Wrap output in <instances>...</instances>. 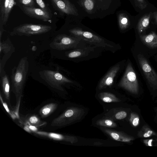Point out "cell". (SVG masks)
Returning <instances> with one entry per match:
<instances>
[{"label":"cell","mask_w":157,"mask_h":157,"mask_svg":"<svg viewBox=\"0 0 157 157\" xmlns=\"http://www.w3.org/2000/svg\"><path fill=\"white\" fill-rule=\"evenodd\" d=\"M54 69L52 67L44 65L36 67L32 70L31 77L52 89L64 91L62 86L73 82L59 71V67L56 65Z\"/></svg>","instance_id":"1"},{"label":"cell","mask_w":157,"mask_h":157,"mask_svg":"<svg viewBox=\"0 0 157 157\" xmlns=\"http://www.w3.org/2000/svg\"><path fill=\"white\" fill-rule=\"evenodd\" d=\"M29 71V63L26 57L22 58L17 66L11 70V90L15 94L16 103L20 102L24 88Z\"/></svg>","instance_id":"2"},{"label":"cell","mask_w":157,"mask_h":157,"mask_svg":"<svg viewBox=\"0 0 157 157\" xmlns=\"http://www.w3.org/2000/svg\"><path fill=\"white\" fill-rule=\"evenodd\" d=\"M82 40L81 39L65 34H59L50 40L49 44L50 50L65 51L74 49L78 47Z\"/></svg>","instance_id":"3"},{"label":"cell","mask_w":157,"mask_h":157,"mask_svg":"<svg viewBox=\"0 0 157 157\" xmlns=\"http://www.w3.org/2000/svg\"><path fill=\"white\" fill-rule=\"evenodd\" d=\"M51 26L40 24H23L14 27L10 33L11 36H31L43 35L51 31Z\"/></svg>","instance_id":"4"},{"label":"cell","mask_w":157,"mask_h":157,"mask_svg":"<svg viewBox=\"0 0 157 157\" xmlns=\"http://www.w3.org/2000/svg\"><path fill=\"white\" fill-rule=\"evenodd\" d=\"M84 113V110L82 109L75 107H70L53 119L51 125L61 127L70 124L80 119Z\"/></svg>","instance_id":"5"},{"label":"cell","mask_w":157,"mask_h":157,"mask_svg":"<svg viewBox=\"0 0 157 157\" xmlns=\"http://www.w3.org/2000/svg\"><path fill=\"white\" fill-rule=\"evenodd\" d=\"M118 86L132 94H138L139 91L138 78L131 63H128L127 64L125 73Z\"/></svg>","instance_id":"6"},{"label":"cell","mask_w":157,"mask_h":157,"mask_svg":"<svg viewBox=\"0 0 157 157\" xmlns=\"http://www.w3.org/2000/svg\"><path fill=\"white\" fill-rule=\"evenodd\" d=\"M68 31L73 35L72 36L80 38L82 40L87 41L97 46L113 47L106 44L104 40L101 37L91 32L83 31L80 28H73L69 30Z\"/></svg>","instance_id":"7"},{"label":"cell","mask_w":157,"mask_h":157,"mask_svg":"<svg viewBox=\"0 0 157 157\" xmlns=\"http://www.w3.org/2000/svg\"><path fill=\"white\" fill-rule=\"evenodd\" d=\"M137 58L148 82L153 88L157 89V74L143 55L141 54L138 55Z\"/></svg>","instance_id":"8"},{"label":"cell","mask_w":157,"mask_h":157,"mask_svg":"<svg viewBox=\"0 0 157 157\" xmlns=\"http://www.w3.org/2000/svg\"><path fill=\"white\" fill-rule=\"evenodd\" d=\"M15 51V47L9 38L4 41L0 40V53L4 54L0 59V72L4 69L7 61Z\"/></svg>","instance_id":"9"},{"label":"cell","mask_w":157,"mask_h":157,"mask_svg":"<svg viewBox=\"0 0 157 157\" xmlns=\"http://www.w3.org/2000/svg\"><path fill=\"white\" fill-rule=\"evenodd\" d=\"M50 0L55 8L59 11L68 15H78L76 8L69 0Z\"/></svg>","instance_id":"10"},{"label":"cell","mask_w":157,"mask_h":157,"mask_svg":"<svg viewBox=\"0 0 157 157\" xmlns=\"http://www.w3.org/2000/svg\"><path fill=\"white\" fill-rule=\"evenodd\" d=\"M22 10L29 16L44 21H50L51 17L48 11H45L41 8L31 7L23 6Z\"/></svg>","instance_id":"11"},{"label":"cell","mask_w":157,"mask_h":157,"mask_svg":"<svg viewBox=\"0 0 157 157\" xmlns=\"http://www.w3.org/2000/svg\"><path fill=\"white\" fill-rule=\"evenodd\" d=\"M34 133L41 136L47 137L54 140L67 142L71 144L76 143L78 141L77 138L73 136L64 135L54 132L38 131Z\"/></svg>","instance_id":"12"},{"label":"cell","mask_w":157,"mask_h":157,"mask_svg":"<svg viewBox=\"0 0 157 157\" xmlns=\"http://www.w3.org/2000/svg\"><path fill=\"white\" fill-rule=\"evenodd\" d=\"M119 64L113 66L108 71L107 74L100 81L98 86L99 89L105 88L112 85L114 79L120 69Z\"/></svg>","instance_id":"13"},{"label":"cell","mask_w":157,"mask_h":157,"mask_svg":"<svg viewBox=\"0 0 157 157\" xmlns=\"http://www.w3.org/2000/svg\"><path fill=\"white\" fill-rule=\"evenodd\" d=\"M0 82L3 94L6 99L9 101L11 84L10 80L4 69L0 72Z\"/></svg>","instance_id":"14"},{"label":"cell","mask_w":157,"mask_h":157,"mask_svg":"<svg viewBox=\"0 0 157 157\" xmlns=\"http://www.w3.org/2000/svg\"><path fill=\"white\" fill-rule=\"evenodd\" d=\"M141 41L145 45L152 48H157V34L152 32L146 35L140 36Z\"/></svg>","instance_id":"15"},{"label":"cell","mask_w":157,"mask_h":157,"mask_svg":"<svg viewBox=\"0 0 157 157\" xmlns=\"http://www.w3.org/2000/svg\"><path fill=\"white\" fill-rule=\"evenodd\" d=\"M103 130L113 139L117 141L129 142L132 139L131 137L117 131L108 129H105Z\"/></svg>","instance_id":"16"},{"label":"cell","mask_w":157,"mask_h":157,"mask_svg":"<svg viewBox=\"0 0 157 157\" xmlns=\"http://www.w3.org/2000/svg\"><path fill=\"white\" fill-rule=\"evenodd\" d=\"M58 105L55 103L48 104L42 107L39 110V114L43 118L48 117L57 109Z\"/></svg>","instance_id":"17"},{"label":"cell","mask_w":157,"mask_h":157,"mask_svg":"<svg viewBox=\"0 0 157 157\" xmlns=\"http://www.w3.org/2000/svg\"><path fill=\"white\" fill-rule=\"evenodd\" d=\"M151 13L144 15L140 19L137 25V30L139 33H143L148 27Z\"/></svg>","instance_id":"18"},{"label":"cell","mask_w":157,"mask_h":157,"mask_svg":"<svg viewBox=\"0 0 157 157\" xmlns=\"http://www.w3.org/2000/svg\"><path fill=\"white\" fill-rule=\"evenodd\" d=\"M99 98L104 102L106 103L116 102L121 101V100L113 94L104 92L99 93Z\"/></svg>","instance_id":"19"},{"label":"cell","mask_w":157,"mask_h":157,"mask_svg":"<svg viewBox=\"0 0 157 157\" xmlns=\"http://www.w3.org/2000/svg\"><path fill=\"white\" fill-rule=\"evenodd\" d=\"M118 22L119 27L122 30L126 29L130 25L128 17L124 13H121L119 15Z\"/></svg>","instance_id":"20"},{"label":"cell","mask_w":157,"mask_h":157,"mask_svg":"<svg viewBox=\"0 0 157 157\" xmlns=\"http://www.w3.org/2000/svg\"><path fill=\"white\" fill-rule=\"evenodd\" d=\"M26 121L29 124L36 127L41 126L46 124L45 122L42 121L37 115H35L29 116Z\"/></svg>","instance_id":"21"},{"label":"cell","mask_w":157,"mask_h":157,"mask_svg":"<svg viewBox=\"0 0 157 157\" xmlns=\"http://www.w3.org/2000/svg\"><path fill=\"white\" fill-rule=\"evenodd\" d=\"M16 4L14 0H10L7 10L4 15L3 20L0 25H6L7 23L11 11L13 6Z\"/></svg>","instance_id":"22"},{"label":"cell","mask_w":157,"mask_h":157,"mask_svg":"<svg viewBox=\"0 0 157 157\" xmlns=\"http://www.w3.org/2000/svg\"><path fill=\"white\" fill-rule=\"evenodd\" d=\"M96 124L99 126L113 128L117 126L116 124L113 120L109 119H103L98 120Z\"/></svg>","instance_id":"23"},{"label":"cell","mask_w":157,"mask_h":157,"mask_svg":"<svg viewBox=\"0 0 157 157\" xmlns=\"http://www.w3.org/2000/svg\"><path fill=\"white\" fill-rule=\"evenodd\" d=\"M10 0H3L0 3V18L2 22L3 20L4 15L7 8Z\"/></svg>","instance_id":"24"},{"label":"cell","mask_w":157,"mask_h":157,"mask_svg":"<svg viewBox=\"0 0 157 157\" xmlns=\"http://www.w3.org/2000/svg\"><path fill=\"white\" fill-rule=\"evenodd\" d=\"M0 100L1 102L2 103L3 105V107H4V108L6 109V111H7V112L10 115V116H11V117L13 119H15L16 118H17V117L15 113H12L10 110L8 105H7V104L5 102H4L3 100V99L2 98V94L1 93H0Z\"/></svg>","instance_id":"25"},{"label":"cell","mask_w":157,"mask_h":157,"mask_svg":"<svg viewBox=\"0 0 157 157\" xmlns=\"http://www.w3.org/2000/svg\"><path fill=\"white\" fill-rule=\"evenodd\" d=\"M20 3L24 6L33 7H34L35 2L33 0H18Z\"/></svg>","instance_id":"26"},{"label":"cell","mask_w":157,"mask_h":157,"mask_svg":"<svg viewBox=\"0 0 157 157\" xmlns=\"http://www.w3.org/2000/svg\"><path fill=\"white\" fill-rule=\"evenodd\" d=\"M84 6L87 10H91L94 7V2L92 0H85Z\"/></svg>","instance_id":"27"},{"label":"cell","mask_w":157,"mask_h":157,"mask_svg":"<svg viewBox=\"0 0 157 157\" xmlns=\"http://www.w3.org/2000/svg\"><path fill=\"white\" fill-rule=\"evenodd\" d=\"M130 121L134 126H136L138 124L139 119V117H136L134 114L131 113Z\"/></svg>","instance_id":"28"},{"label":"cell","mask_w":157,"mask_h":157,"mask_svg":"<svg viewBox=\"0 0 157 157\" xmlns=\"http://www.w3.org/2000/svg\"><path fill=\"white\" fill-rule=\"evenodd\" d=\"M136 4L142 10L145 9L147 6V3L145 0H135Z\"/></svg>","instance_id":"29"},{"label":"cell","mask_w":157,"mask_h":157,"mask_svg":"<svg viewBox=\"0 0 157 157\" xmlns=\"http://www.w3.org/2000/svg\"><path fill=\"white\" fill-rule=\"evenodd\" d=\"M127 115L126 112L121 111L117 113L115 115L116 119L117 120H121L125 118Z\"/></svg>","instance_id":"30"},{"label":"cell","mask_w":157,"mask_h":157,"mask_svg":"<svg viewBox=\"0 0 157 157\" xmlns=\"http://www.w3.org/2000/svg\"><path fill=\"white\" fill-rule=\"evenodd\" d=\"M40 8L46 11H48V8L43 0H35Z\"/></svg>","instance_id":"31"},{"label":"cell","mask_w":157,"mask_h":157,"mask_svg":"<svg viewBox=\"0 0 157 157\" xmlns=\"http://www.w3.org/2000/svg\"><path fill=\"white\" fill-rule=\"evenodd\" d=\"M29 126L31 131L34 132L38 131V128L30 124L29 125Z\"/></svg>","instance_id":"32"},{"label":"cell","mask_w":157,"mask_h":157,"mask_svg":"<svg viewBox=\"0 0 157 157\" xmlns=\"http://www.w3.org/2000/svg\"><path fill=\"white\" fill-rule=\"evenodd\" d=\"M152 131L151 130L148 131L144 135V137H147L150 136L152 133Z\"/></svg>","instance_id":"33"},{"label":"cell","mask_w":157,"mask_h":157,"mask_svg":"<svg viewBox=\"0 0 157 157\" xmlns=\"http://www.w3.org/2000/svg\"><path fill=\"white\" fill-rule=\"evenodd\" d=\"M24 129L25 130L28 132L30 133L31 131L29 127V125H25L24 127Z\"/></svg>","instance_id":"34"},{"label":"cell","mask_w":157,"mask_h":157,"mask_svg":"<svg viewBox=\"0 0 157 157\" xmlns=\"http://www.w3.org/2000/svg\"><path fill=\"white\" fill-rule=\"evenodd\" d=\"M152 14L154 18L155 19L156 22L157 23V11L154 12Z\"/></svg>","instance_id":"35"},{"label":"cell","mask_w":157,"mask_h":157,"mask_svg":"<svg viewBox=\"0 0 157 157\" xmlns=\"http://www.w3.org/2000/svg\"><path fill=\"white\" fill-rule=\"evenodd\" d=\"M152 140H150L148 142V145L149 146H152V145L151 144V142H152Z\"/></svg>","instance_id":"36"},{"label":"cell","mask_w":157,"mask_h":157,"mask_svg":"<svg viewBox=\"0 0 157 157\" xmlns=\"http://www.w3.org/2000/svg\"><path fill=\"white\" fill-rule=\"evenodd\" d=\"M95 144L96 145H101L102 144V143H101V142H96L95 143Z\"/></svg>","instance_id":"37"},{"label":"cell","mask_w":157,"mask_h":157,"mask_svg":"<svg viewBox=\"0 0 157 157\" xmlns=\"http://www.w3.org/2000/svg\"><path fill=\"white\" fill-rule=\"evenodd\" d=\"M3 0H0V3H1Z\"/></svg>","instance_id":"38"}]
</instances>
